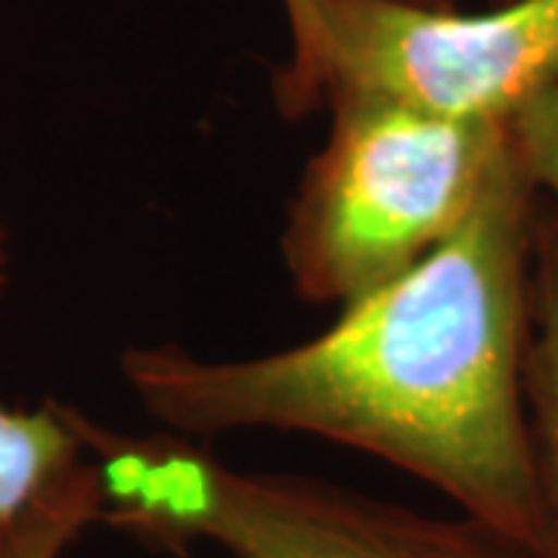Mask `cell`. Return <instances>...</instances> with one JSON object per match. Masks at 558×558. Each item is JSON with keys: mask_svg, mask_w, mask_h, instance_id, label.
<instances>
[{"mask_svg": "<svg viewBox=\"0 0 558 558\" xmlns=\"http://www.w3.org/2000/svg\"><path fill=\"white\" fill-rule=\"evenodd\" d=\"M319 7L323 106L360 94L450 119L512 121L558 84V0H502L453 13L385 0H319Z\"/></svg>", "mask_w": 558, "mask_h": 558, "instance_id": "obj_4", "label": "cell"}, {"mask_svg": "<svg viewBox=\"0 0 558 558\" xmlns=\"http://www.w3.org/2000/svg\"><path fill=\"white\" fill-rule=\"evenodd\" d=\"M87 459L69 403L38 410L0 403V524L22 515Z\"/></svg>", "mask_w": 558, "mask_h": 558, "instance_id": "obj_6", "label": "cell"}, {"mask_svg": "<svg viewBox=\"0 0 558 558\" xmlns=\"http://www.w3.org/2000/svg\"><path fill=\"white\" fill-rule=\"evenodd\" d=\"M7 277H10V242H7V230L0 223V292L7 286Z\"/></svg>", "mask_w": 558, "mask_h": 558, "instance_id": "obj_11", "label": "cell"}, {"mask_svg": "<svg viewBox=\"0 0 558 558\" xmlns=\"http://www.w3.org/2000/svg\"><path fill=\"white\" fill-rule=\"evenodd\" d=\"M385 3H398V7H410V10H435V13H453V10H465V3L494 7V3H502V0H385Z\"/></svg>", "mask_w": 558, "mask_h": 558, "instance_id": "obj_10", "label": "cell"}, {"mask_svg": "<svg viewBox=\"0 0 558 558\" xmlns=\"http://www.w3.org/2000/svg\"><path fill=\"white\" fill-rule=\"evenodd\" d=\"M512 146L543 208L558 220V84L515 112Z\"/></svg>", "mask_w": 558, "mask_h": 558, "instance_id": "obj_9", "label": "cell"}, {"mask_svg": "<svg viewBox=\"0 0 558 558\" xmlns=\"http://www.w3.org/2000/svg\"><path fill=\"white\" fill-rule=\"evenodd\" d=\"M100 472L90 459L28 506L22 515L0 524V558H62L81 534L102 521Z\"/></svg>", "mask_w": 558, "mask_h": 558, "instance_id": "obj_7", "label": "cell"}, {"mask_svg": "<svg viewBox=\"0 0 558 558\" xmlns=\"http://www.w3.org/2000/svg\"><path fill=\"white\" fill-rule=\"evenodd\" d=\"M537 190L509 146L469 220L314 339L252 357L137 344L121 379L171 432H286L360 450L539 556L527 344Z\"/></svg>", "mask_w": 558, "mask_h": 558, "instance_id": "obj_1", "label": "cell"}, {"mask_svg": "<svg viewBox=\"0 0 558 558\" xmlns=\"http://www.w3.org/2000/svg\"><path fill=\"white\" fill-rule=\"evenodd\" d=\"M323 109L329 137L301 174L279 252L301 301L341 311L407 277L469 220L512 146V121L360 94Z\"/></svg>", "mask_w": 558, "mask_h": 558, "instance_id": "obj_2", "label": "cell"}, {"mask_svg": "<svg viewBox=\"0 0 558 558\" xmlns=\"http://www.w3.org/2000/svg\"><path fill=\"white\" fill-rule=\"evenodd\" d=\"M289 25V57L274 72V102L282 119L304 121L323 109L326 25L319 0H279Z\"/></svg>", "mask_w": 558, "mask_h": 558, "instance_id": "obj_8", "label": "cell"}, {"mask_svg": "<svg viewBox=\"0 0 558 558\" xmlns=\"http://www.w3.org/2000/svg\"><path fill=\"white\" fill-rule=\"evenodd\" d=\"M102 521L178 549L211 543L230 558H534L469 515H428L339 481L252 472L180 438H131L97 425Z\"/></svg>", "mask_w": 558, "mask_h": 558, "instance_id": "obj_3", "label": "cell"}, {"mask_svg": "<svg viewBox=\"0 0 558 558\" xmlns=\"http://www.w3.org/2000/svg\"><path fill=\"white\" fill-rule=\"evenodd\" d=\"M527 425L543 521L537 558H558V220L546 208H539L534 248Z\"/></svg>", "mask_w": 558, "mask_h": 558, "instance_id": "obj_5", "label": "cell"}]
</instances>
